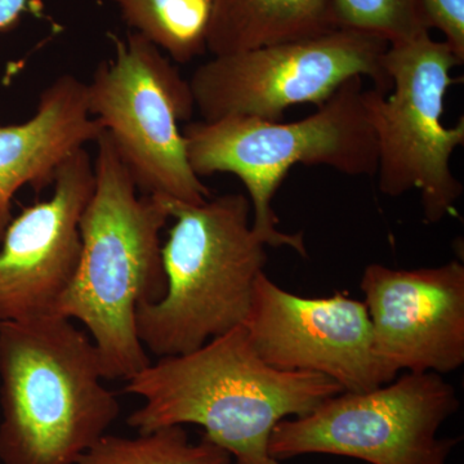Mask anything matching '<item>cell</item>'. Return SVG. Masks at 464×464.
<instances>
[{
    "mask_svg": "<svg viewBox=\"0 0 464 464\" xmlns=\"http://www.w3.org/2000/svg\"><path fill=\"white\" fill-rule=\"evenodd\" d=\"M463 65L445 42L430 34L390 44L384 56L391 91L365 90L364 100L378 149V188L387 197L420 190L424 218L436 224L463 192L450 169L454 150L464 143V121H442L454 67Z\"/></svg>",
    "mask_w": 464,
    "mask_h": 464,
    "instance_id": "7",
    "label": "cell"
},
{
    "mask_svg": "<svg viewBox=\"0 0 464 464\" xmlns=\"http://www.w3.org/2000/svg\"><path fill=\"white\" fill-rule=\"evenodd\" d=\"M133 33L179 63L203 56L213 0H112Z\"/></svg>",
    "mask_w": 464,
    "mask_h": 464,
    "instance_id": "15",
    "label": "cell"
},
{
    "mask_svg": "<svg viewBox=\"0 0 464 464\" xmlns=\"http://www.w3.org/2000/svg\"><path fill=\"white\" fill-rule=\"evenodd\" d=\"M430 30L439 29L445 43L464 63V0H420Z\"/></svg>",
    "mask_w": 464,
    "mask_h": 464,
    "instance_id": "18",
    "label": "cell"
},
{
    "mask_svg": "<svg viewBox=\"0 0 464 464\" xmlns=\"http://www.w3.org/2000/svg\"><path fill=\"white\" fill-rule=\"evenodd\" d=\"M389 43L356 30L279 43L213 56L195 70L190 84L201 121L253 116L279 121L290 106L326 102L350 79L369 78L391 91L384 56Z\"/></svg>",
    "mask_w": 464,
    "mask_h": 464,
    "instance_id": "9",
    "label": "cell"
},
{
    "mask_svg": "<svg viewBox=\"0 0 464 464\" xmlns=\"http://www.w3.org/2000/svg\"><path fill=\"white\" fill-rule=\"evenodd\" d=\"M111 39L114 56L87 83L90 114L111 137L141 194L206 203L210 191L191 169L179 128L194 114L188 81L140 34Z\"/></svg>",
    "mask_w": 464,
    "mask_h": 464,
    "instance_id": "6",
    "label": "cell"
},
{
    "mask_svg": "<svg viewBox=\"0 0 464 464\" xmlns=\"http://www.w3.org/2000/svg\"><path fill=\"white\" fill-rule=\"evenodd\" d=\"M103 132L88 110L87 83L72 74L61 75L42 92L32 119L0 124V241L14 218L16 192L27 185L36 192L53 185L63 161Z\"/></svg>",
    "mask_w": 464,
    "mask_h": 464,
    "instance_id": "13",
    "label": "cell"
},
{
    "mask_svg": "<svg viewBox=\"0 0 464 464\" xmlns=\"http://www.w3.org/2000/svg\"><path fill=\"white\" fill-rule=\"evenodd\" d=\"M341 29L334 0H213V56L315 38Z\"/></svg>",
    "mask_w": 464,
    "mask_h": 464,
    "instance_id": "14",
    "label": "cell"
},
{
    "mask_svg": "<svg viewBox=\"0 0 464 464\" xmlns=\"http://www.w3.org/2000/svg\"><path fill=\"white\" fill-rule=\"evenodd\" d=\"M243 326L259 357L280 371L322 374L343 392H365L393 381L375 356L368 308L344 293L301 297L264 271Z\"/></svg>",
    "mask_w": 464,
    "mask_h": 464,
    "instance_id": "10",
    "label": "cell"
},
{
    "mask_svg": "<svg viewBox=\"0 0 464 464\" xmlns=\"http://www.w3.org/2000/svg\"><path fill=\"white\" fill-rule=\"evenodd\" d=\"M374 353L391 380L399 372L445 374L464 364V266L391 268L362 274Z\"/></svg>",
    "mask_w": 464,
    "mask_h": 464,
    "instance_id": "11",
    "label": "cell"
},
{
    "mask_svg": "<svg viewBox=\"0 0 464 464\" xmlns=\"http://www.w3.org/2000/svg\"><path fill=\"white\" fill-rule=\"evenodd\" d=\"M96 143L94 190L79 222L81 257L56 314L90 332L105 380L128 381L151 364L136 311L166 293L160 232L172 217L166 198L139 191L106 130Z\"/></svg>",
    "mask_w": 464,
    "mask_h": 464,
    "instance_id": "1",
    "label": "cell"
},
{
    "mask_svg": "<svg viewBox=\"0 0 464 464\" xmlns=\"http://www.w3.org/2000/svg\"><path fill=\"white\" fill-rule=\"evenodd\" d=\"M25 5L26 0H0V30L14 26Z\"/></svg>",
    "mask_w": 464,
    "mask_h": 464,
    "instance_id": "19",
    "label": "cell"
},
{
    "mask_svg": "<svg viewBox=\"0 0 464 464\" xmlns=\"http://www.w3.org/2000/svg\"><path fill=\"white\" fill-rule=\"evenodd\" d=\"M225 449L207 438L192 444L182 426H168L139 438L103 435L76 464H231Z\"/></svg>",
    "mask_w": 464,
    "mask_h": 464,
    "instance_id": "16",
    "label": "cell"
},
{
    "mask_svg": "<svg viewBox=\"0 0 464 464\" xmlns=\"http://www.w3.org/2000/svg\"><path fill=\"white\" fill-rule=\"evenodd\" d=\"M362 78L350 79L315 114L280 123L253 116L192 121L183 130L191 169L199 179L235 174L246 186L252 227L266 246L307 257L304 235L277 228L273 199L290 168L325 166L347 176H375L377 140L365 106Z\"/></svg>",
    "mask_w": 464,
    "mask_h": 464,
    "instance_id": "5",
    "label": "cell"
},
{
    "mask_svg": "<svg viewBox=\"0 0 464 464\" xmlns=\"http://www.w3.org/2000/svg\"><path fill=\"white\" fill-rule=\"evenodd\" d=\"M341 29L356 30L389 43L430 34L420 0H334Z\"/></svg>",
    "mask_w": 464,
    "mask_h": 464,
    "instance_id": "17",
    "label": "cell"
},
{
    "mask_svg": "<svg viewBox=\"0 0 464 464\" xmlns=\"http://www.w3.org/2000/svg\"><path fill=\"white\" fill-rule=\"evenodd\" d=\"M125 382V392L143 400L128 418L132 429L198 424L235 464H282L268 451L275 426L343 392L322 374L266 364L243 325L191 353L160 357Z\"/></svg>",
    "mask_w": 464,
    "mask_h": 464,
    "instance_id": "2",
    "label": "cell"
},
{
    "mask_svg": "<svg viewBox=\"0 0 464 464\" xmlns=\"http://www.w3.org/2000/svg\"><path fill=\"white\" fill-rule=\"evenodd\" d=\"M459 408L441 374L405 373L365 391L341 392L310 413L275 426L268 451L276 460L332 454L372 464H447L457 439H439Z\"/></svg>",
    "mask_w": 464,
    "mask_h": 464,
    "instance_id": "8",
    "label": "cell"
},
{
    "mask_svg": "<svg viewBox=\"0 0 464 464\" xmlns=\"http://www.w3.org/2000/svg\"><path fill=\"white\" fill-rule=\"evenodd\" d=\"M94 190L85 148L58 168L50 199L24 208L0 241V324L56 314L81 257L79 222Z\"/></svg>",
    "mask_w": 464,
    "mask_h": 464,
    "instance_id": "12",
    "label": "cell"
},
{
    "mask_svg": "<svg viewBox=\"0 0 464 464\" xmlns=\"http://www.w3.org/2000/svg\"><path fill=\"white\" fill-rule=\"evenodd\" d=\"M90 335L52 314L0 324V460L76 464L121 413Z\"/></svg>",
    "mask_w": 464,
    "mask_h": 464,
    "instance_id": "3",
    "label": "cell"
},
{
    "mask_svg": "<svg viewBox=\"0 0 464 464\" xmlns=\"http://www.w3.org/2000/svg\"><path fill=\"white\" fill-rule=\"evenodd\" d=\"M168 204L176 222L161 246L166 293L136 311L137 335L159 357L191 353L243 325L267 261L246 195Z\"/></svg>",
    "mask_w": 464,
    "mask_h": 464,
    "instance_id": "4",
    "label": "cell"
}]
</instances>
